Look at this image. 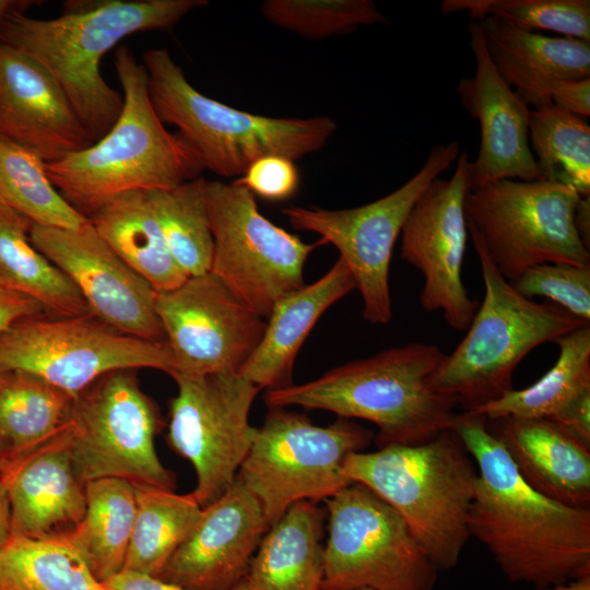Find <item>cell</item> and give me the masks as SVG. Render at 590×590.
Returning a JSON list of instances; mask_svg holds the SVG:
<instances>
[{"label":"cell","mask_w":590,"mask_h":590,"mask_svg":"<svg viewBox=\"0 0 590 590\" xmlns=\"http://www.w3.org/2000/svg\"><path fill=\"white\" fill-rule=\"evenodd\" d=\"M453 429L477 469L470 535L486 546L504 575L543 590L590 575V508H573L530 487L487 418L456 413Z\"/></svg>","instance_id":"1"},{"label":"cell","mask_w":590,"mask_h":590,"mask_svg":"<svg viewBox=\"0 0 590 590\" xmlns=\"http://www.w3.org/2000/svg\"><path fill=\"white\" fill-rule=\"evenodd\" d=\"M34 3L38 4L40 1L30 0H0V22L1 20L12 11L25 12L27 8Z\"/></svg>","instance_id":"46"},{"label":"cell","mask_w":590,"mask_h":590,"mask_svg":"<svg viewBox=\"0 0 590 590\" xmlns=\"http://www.w3.org/2000/svg\"><path fill=\"white\" fill-rule=\"evenodd\" d=\"M294 162L279 155L263 156L232 182L262 199L283 201L291 198L298 188L299 173Z\"/></svg>","instance_id":"40"},{"label":"cell","mask_w":590,"mask_h":590,"mask_svg":"<svg viewBox=\"0 0 590 590\" xmlns=\"http://www.w3.org/2000/svg\"><path fill=\"white\" fill-rule=\"evenodd\" d=\"M470 160L461 152L455 173L436 178L421 194L401 231V258L417 269L424 285L420 303L428 312L440 311L453 330L467 331L479 302L462 281L468 226L464 201L471 191Z\"/></svg>","instance_id":"16"},{"label":"cell","mask_w":590,"mask_h":590,"mask_svg":"<svg viewBox=\"0 0 590 590\" xmlns=\"http://www.w3.org/2000/svg\"><path fill=\"white\" fill-rule=\"evenodd\" d=\"M11 535V516L7 486L0 479V546Z\"/></svg>","instance_id":"45"},{"label":"cell","mask_w":590,"mask_h":590,"mask_svg":"<svg viewBox=\"0 0 590 590\" xmlns=\"http://www.w3.org/2000/svg\"><path fill=\"white\" fill-rule=\"evenodd\" d=\"M155 310L174 357L173 374L238 373L267 326L211 272L156 292Z\"/></svg>","instance_id":"17"},{"label":"cell","mask_w":590,"mask_h":590,"mask_svg":"<svg viewBox=\"0 0 590 590\" xmlns=\"http://www.w3.org/2000/svg\"><path fill=\"white\" fill-rule=\"evenodd\" d=\"M85 216L113 251L156 292L176 288L186 281L168 250L145 191L108 198Z\"/></svg>","instance_id":"27"},{"label":"cell","mask_w":590,"mask_h":590,"mask_svg":"<svg viewBox=\"0 0 590 590\" xmlns=\"http://www.w3.org/2000/svg\"><path fill=\"white\" fill-rule=\"evenodd\" d=\"M261 13L272 24L311 40L387 23L371 0H267Z\"/></svg>","instance_id":"38"},{"label":"cell","mask_w":590,"mask_h":590,"mask_svg":"<svg viewBox=\"0 0 590 590\" xmlns=\"http://www.w3.org/2000/svg\"><path fill=\"white\" fill-rule=\"evenodd\" d=\"M0 590H109L64 539L11 533L0 546Z\"/></svg>","instance_id":"33"},{"label":"cell","mask_w":590,"mask_h":590,"mask_svg":"<svg viewBox=\"0 0 590 590\" xmlns=\"http://www.w3.org/2000/svg\"><path fill=\"white\" fill-rule=\"evenodd\" d=\"M69 426L40 447L0 463L8 492L11 533L64 539L85 514V484L69 450Z\"/></svg>","instance_id":"22"},{"label":"cell","mask_w":590,"mask_h":590,"mask_svg":"<svg viewBox=\"0 0 590 590\" xmlns=\"http://www.w3.org/2000/svg\"><path fill=\"white\" fill-rule=\"evenodd\" d=\"M470 233V232H469ZM485 287L465 337L446 357L435 385L463 411L512 390V374L535 347L590 324L553 303L521 295L498 272L480 238L470 233Z\"/></svg>","instance_id":"7"},{"label":"cell","mask_w":590,"mask_h":590,"mask_svg":"<svg viewBox=\"0 0 590 590\" xmlns=\"http://www.w3.org/2000/svg\"><path fill=\"white\" fill-rule=\"evenodd\" d=\"M44 314L45 308L36 299L0 285V332L20 320Z\"/></svg>","instance_id":"42"},{"label":"cell","mask_w":590,"mask_h":590,"mask_svg":"<svg viewBox=\"0 0 590 590\" xmlns=\"http://www.w3.org/2000/svg\"><path fill=\"white\" fill-rule=\"evenodd\" d=\"M269 524L258 499L239 480L202 515L156 577L187 590H235Z\"/></svg>","instance_id":"19"},{"label":"cell","mask_w":590,"mask_h":590,"mask_svg":"<svg viewBox=\"0 0 590 590\" xmlns=\"http://www.w3.org/2000/svg\"><path fill=\"white\" fill-rule=\"evenodd\" d=\"M446 354L411 342L337 366L319 378L267 390L268 408L324 410L378 427L379 448L421 445L450 429L457 400L435 385Z\"/></svg>","instance_id":"3"},{"label":"cell","mask_w":590,"mask_h":590,"mask_svg":"<svg viewBox=\"0 0 590 590\" xmlns=\"http://www.w3.org/2000/svg\"><path fill=\"white\" fill-rule=\"evenodd\" d=\"M460 153L456 141L434 145L423 166L405 184L361 206L282 209L294 229L317 233L339 250L362 295L366 321L385 324L391 320L389 269L394 244L417 199Z\"/></svg>","instance_id":"13"},{"label":"cell","mask_w":590,"mask_h":590,"mask_svg":"<svg viewBox=\"0 0 590 590\" xmlns=\"http://www.w3.org/2000/svg\"><path fill=\"white\" fill-rule=\"evenodd\" d=\"M322 526L318 503L292 505L264 533L241 585L248 590H321Z\"/></svg>","instance_id":"26"},{"label":"cell","mask_w":590,"mask_h":590,"mask_svg":"<svg viewBox=\"0 0 590 590\" xmlns=\"http://www.w3.org/2000/svg\"><path fill=\"white\" fill-rule=\"evenodd\" d=\"M0 137L52 163L95 141L49 72L0 42Z\"/></svg>","instance_id":"21"},{"label":"cell","mask_w":590,"mask_h":590,"mask_svg":"<svg viewBox=\"0 0 590 590\" xmlns=\"http://www.w3.org/2000/svg\"><path fill=\"white\" fill-rule=\"evenodd\" d=\"M440 9L444 14L465 11L473 21L494 16L521 30L590 43L589 0H445Z\"/></svg>","instance_id":"37"},{"label":"cell","mask_w":590,"mask_h":590,"mask_svg":"<svg viewBox=\"0 0 590 590\" xmlns=\"http://www.w3.org/2000/svg\"><path fill=\"white\" fill-rule=\"evenodd\" d=\"M177 394L169 402L166 439L193 467L191 495L204 508L235 482L257 427L249 414L261 390L235 374L172 375Z\"/></svg>","instance_id":"15"},{"label":"cell","mask_w":590,"mask_h":590,"mask_svg":"<svg viewBox=\"0 0 590 590\" xmlns=\"http://www.w3.org/2000/svg\"><path fill=\"white\" fill-rule=\"evenodd\" d=\"M86 508L64 540L101 581L123 570L137 512L134 485L116 477L85 483Z\"/></svg>","instance_id":"29"},{"label":"cell","mask_w":590,"mask_h":590,"mask_svg":"<svg viewBox=\"0 0 590 590\" xmlns=\"http://www.w3.org/2000/svg\"><path fill=\"white\" fill-rule=\"evenodd\" d=\"M32 224L0 203V285L36 299L55 318L92 315L71 280L31 243Z\"/></svg>","instance_id":"30"},{"label":"cell","mask_w":590,"mask_h":590,"mask_svg":"<svg viewBox=\"0 0 590 590\" xmlns=\"http://www.w3.org/2000/svg\"><path fill=\"white\" fill-rule=\"evenodd\" d=\"M161 417L137 369L104 374L72 403L69 450L82 483L116 477L174 491L176 476L155 449Z\"/></svg>","instance_id":"10"},{"label":"cell","mask_w":590,"mask_h":590,"mask_svg":"<svg viewBox=\"0 0 590 590\" xmlns=\"http://www.w3.org/2000/svg\"><path fill=\"white\" fill-rule=\"evenodd\" d=\"M479 23L496 71L531 109L552 105L558 82L590 78L588 42L545 36L494 16Z\"/></svg>","instance_id":"24"},{"label":"cell","mask_w":590,"mask_h":590,"mask_svg":"<svg viewBox=\"0 0 590 590\" xmlns=\"http://www.w3.org/2000/svg\"><path fill=\"white\" fill-rule=\"evenodd\" d=\"M321 590H434L438 570L403 518L352 483L326 500Z\"/></svg>","instance_id":"11"},{"label":"cell","mask_w":590,"mask_h":590,"mask_svg":"<svg viewBox=\"0 0 590 590\" xmlns=\"http://www.w3.org/2000/svg\"><path fill=\"white\" fill-rule=\"evenodd\" d=\"M33 246L75 285L91 314L125 334L154 342L165 335L155 310L156 291L96 233L32 224Z\"/></svg>","instance_id":"18"},{"label":"cell","mask_w":590,"mask_h":590,"mask_svg":"<svg viewBox=\"0 0 590 590\" xmlns=\"http://www.w3.org/2000/svg\"><path fill=\"white\" fill-rule=\"evenodd\" d=\"M358 590H373V589H369V588H363V589H358Z\"/></svg>","instance_id":"49"},{"label":"cell","mask_w":590,"mask_h":590,"mask_svg":"<svg viewBox=\"0 0 590 590\" xmlns=\"http://www.w3.org/2000/svg\"><path fill=\"white\" fill-rule=\"evenodd\" d=\"M356 288L346 263L339 257L316 282L279 299L267 318L257 349L238 374L260 389L290 387L299 349L321 315Z\"/></svg>","instance_id":"25"},{"label":"cell","mask_w":590,"mask_h":590,"mask_svg":"<svg viewBox=\"0 0 590 590\" xmlns=\"http://www.w3.org/2000/svg\"><path fill=\"white\" fill-rule=\"evenodd\" d=\"M468 33L475 72L456 91L481 131L477 156L469 165L471 190L504 179L543 180L530 146L531 108L496 71L479 21L470 22Z\"/></svg>","instance_id":"20"},{"label":"cell","mask_w":590,"mask_h":590,"mask_svg":"<svg viewBox=\"0 0 590 590\" xmlns=\"http://www.w3.org/2000/svg\"><path fill=\"white\" fill-rule=\"evenodd\" d=\"M0 203L33 224L79 229L88 219L57 190L46 162L33 150L0 137Z\"/></svg>","instance_id":"34"},{"label":"cell","mask_w":590,"mask_h":590,"mask_svg":"<svg viewBox=\"0 0 590 590\" xmlns=\"http://www.w3.org/2000/svg\"><path fill=\"white\" fill-rule=\"evenodd\" d=\"M373 438L349 418L319 426L287 408H269L236 479L258 499L270 527L295 503L327 500L352 484L343 463Z\"/></svg>","instance_id":"8"},{"label":"cell","mask_w":590,"mask_h":590,"mask_svg":"<svg viewBox=\"0 0 590 590\" xmlns=\"http://www.w3.org/2000/svg\"><path fill=\"white\" fill-rule=\"evenodd\" d=\"M134 487L137 512L123 570L157 577L192 532L203 508L191 493L177 494L149 485Z\"/></svg>","instance_id":"32"},{"label":"cell","mask_w":590,"mask_h":590,"mask_svg":"<svg viewBox=\"0 0 590 590\" xmlns=\"http://www.w3.org/2000/svg\"><path fill=\"white\" fill-rule=\"evenodd\" d=\"M554 106L576 116H590V78L558 82L551 94Z\"/></svg>","instance_id":"41"},{"label":"cell","mask_w":590,"mask_h":590,"mask_svg":"<svg viewBox=\"0 0 590 590\" xmlns=\"http://www.w3.org/2000/svg\"><path fill=\"white\" fill-rule=\"evenodd\" d=\"M512 285L527 298L543 296L590 322V267L541 263L527 269Z\"/></svg>","instance_id":"39"},{"label":"cell","mask_w":590,"mask_h":590,"mask_svg":"<svg viewBox=\"0 0 590 590\" xmlns=\"http://www.w3.org/2000/svg\"><path fill=\"white\" fill-rule=\"evenodd\" d=\"M543 590H590V575L581 576L564 583L551 586Z\"/></svg>","instance_id":"47"},{"label":"cell","mask_w":590,"mask_h":590,"mask_svg":"<svg viewBox=\"0 0 590 590\" xmlns=\"http://www.w3.org/2000/svg\"><path fill=\"white\" fill-rule=\"evenodd\" d=\"M574 224L582 244L590 250V197H581L578 201Z\"/></svg>","instance_id":"44"},{"label":"cell","mask_w":590,"mask_h":590,"mask_svg":"<svg viewBox=\"0 0 590 590\" xmlns=\"http://www.w3.org/2000/svg\"><path fill=\"white\" fill-rule=\"evenodd\" d=\"M529 140L543 180L590 197V126L586 118L553 104L531 109Z\"/></svg>","instance_id":"35"},{"label":"cell","mask_w":590,"mask_h":590,"mask_svg":"<svg viewBox=\"0 0 590 590\" xmlns=\"http://www.w3.org/2000/svg\"><path fill=\"white\" fill-rule=\"evenodd\" d=\"M109 590H187L165 582L156 577L122 570L107 579L105 582ZM235 590H248L240 585Z\"/></svg>","instance_id":"43"},{"label":"cell","mask_w":590,"mask_h":590,"mask_svg":"<svg viewBox=\"0 0 590 590\" xmlns=\"http://www.w3.org/2000/svg\"><path fill=\"white\" fill-rule=\"evenodd\" d=\"M143 66L162 122L177 127L203 168L221 177H240L268 155L302 158L322 149L338 129L327 116L267 117L210 98L190 84L165 48L145 51Z\"/></svg>","instance_id":"6"},{"label":"cell","mask_w":590,"mask_h":590,"mask_svg":"<svg viewBox=\"0 0 590 590\" xmlns=\"http://www.w3.org/2000/svg\"><path fill=\"white\" fill-rule=\"evenodd\" d=\"M139 368L170 376L175 362L166 341L125 334L93 315L26 318L0 332V371L34 374L72 397L106 373Z\"/></svg>","instance_id":"14"},{"label":"cell","mask_w":590,"mask_h":590,"mask_svg":"<svg viewBox=\"0 0 590 590\" xmlns=\"http://www.w3.org/2000/svg\"><path fill=\"white\" fill-rule=\"evenodd\" d=\"M204 180L198 177L170 189L145 191L168 250L187 278L210 272L212 264Z\"/></svg>","instance_id":"36"},{"label":"cell","mask_w":590,"mask_h":590,"mask_svg":"<svg viewBox=\"0 0 590 590\" xmlns=\"http://www.w3.org/2000/svg\"><path fill=\"white\" fill-rule=\"evenodd\" d=\"M206 0H81L52 20L12 11L0 22V42L24 52L57 82L94 141L119 118L123 97L101 73L105 54L125 37L168 30Z\"/></svg>","instance_id":"2"},{"label":"cell","mask_w":590,"mask_h":590,"mask_svg":"<svg viewBox=\"0 0 590 590\" xmlns=\"http://www.w3.org/2000/svg\"><path fill=\"white\" fill-rule=\"evenodd\" d=\"M74 397L24 370L0 371L3 459L25 455L68 427Z\"/></svg>","instance_id":"31"},{"label":"cell","mask_w":590,"mask_h":590,"mask_svg":"<svg viewBox=\"0 0 590 590\" xmlns=\"http://www.w3.org/2000/svg\"><path fill=\"white\" fill-rule=\"evenodd\" d=\"M3 455H4L3 448H2V446L0 444V463H1L2 459H3Z\"/></svg>","instance_id":"48"},{"label":"cell","mask_w":590,"mask_h":590,"mask_svg":"<svg viewBox=\"0 0 590 590\" xmlns=\"http://www.w3.org/2000/svg\"><path fill=\"white\" fill-rule=\"evenodd\" d=\"M554 343L559 353L554 366L533 385L510 390L475 410L487 420L548 418L558 422L581 399L590 396V324Z\"/></svg>","instance_id":"28"},{"label":"cell","mask_w":590,"mask_h":590,"mask_svg":"<svg viewBox=\"0 0 590 590\" xmlns=\"http://www.w3.org/2000/svg\"><path fill=\"white\" fill-rule=\"evenodd\" d=\"M342 474L390 505L438 571L458 565L470 539L469 510L477 469L453 429L421 445H389L350 453Z\"/></svg>","instance_id":"5"},{"label":"cell","mask_w":590,"mask_h":590,"mask_svg":"<svg viewBox=\"0 0 590 590\" xmlns=\"http://www.w3.org/2000/svg\"><path fill=\"white\" fill-rule=\"evenodd\" d=\"M580 196L564 185L504 179L465 197L468 232L475 234L509 283L541 263L590 267L574 213Z\"/></svg>","instance_id":"9"},{"label":"cell","mask_w":590,"mask_h":590,"mask_svg":"<svg viewBox=\"0 0 590 590\" xmlns=\"http://www.w3.org/2000/svg\"><path fill=\"white\" fill-rule=\"evenodd\" d=\"M115 69L123 97L117 121L86 149L46 163L54 186L84 215L114 196L170 189L204 169L188 142L164 127L150 98L146 69L128 47L117 48Z\"/></svg>","instance_id":"4"},{"label":"cell","mask_w":590,"mask_h":590,"mask_svg":"<svg viewBox=\"0 0 590 590\" xmlns=\"http://www.w3.org/2000/svg\"><path fill=\"white\" fill-rule=\"evenodd\" d=\"M213 236L210 272L246 307L267 319L274 304L302 288L308 256L326 243H304L258 210L245 187L204 180Z\"/></svg>","instance_id":"12"},{"label":"cell","mask_w":590,"mask_h":590,"mask_svg":"<svg viewBox=\"0 0 590 590\" xmlns=\"http://www.w3.org/2000/svg\"><path fill=\"white\" fill-rule=\"evenodd\" d=\"M522 480L543 496L590 508V446L548 418L487 420Z\"/></svg>","instance_id":"23"}]
</instances>
